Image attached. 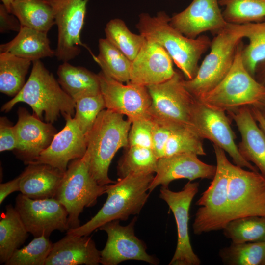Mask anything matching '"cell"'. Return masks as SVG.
Returning <instances> with one entry per match:
<instances>
[{"label": "cell", "mask_w": 265, "mask_h": 265, "mask_svg": "<svg viewBox=\"0 0 265 265\" xmlns=\"http://www.w3.org/2000/svg\"><path fill=\"white\" fill-rule=\"evenodd\" d=\"M225 21L242 25L265 21V0H218Z\"/></svg>", "instance_id": "cell-32"}, {"label": "cell", "mask_w": 265, "mask_h": 265, "mask_svg": "<svg viewBox=\"0 0 265 265\" xmlns=\"http://www.w3.org/2000/svg\"><path fill=\"white\" fill-rule=\"evenodd\" d=\"M106 38L132 61L139 53L145 38L132 32L121 19L110 20L105 28Z\"/></svg>", "instance_id": "cell-33"}, {"label": "cell", "mask_w": 265, "mask_h": 265, "mask_svg": "<svg viewBox=\"0 0 265 265\" xmlns=\"http://www.w3.org/2000/svg\"><path fill=\"white\" fill-rule=\"evenodd\" d=\"M17 146L14 126L6 117L0 118V152L14 150Z\"/></svg>", "instance_id": "cell-42"}, {"label": "cell", "mask_w": 265, "mask_h": 265, "mask_svg": "<svg viewBox=\"0 0 265 265\" xmlns=\"http://www.w3.org/2000/svg\"><path fill=\"white\" fill-rule=\"evenodd\" d=\"M98 75L106 108L126 115L131 122L149 117L151 98L147 87L130 82L124 84L102 71Z\"/></svg>", "instance_id": "cell-16"}, {"label": "cell", "mask_w": 265, "mask_h": 265, "mask_svg": "<svg viewBox=\"0 0 265 265\" xmlns=\"http://www.w3.org/2000/svg\"><path fill=\"white\" fill-rule=\"evenodd\" d=\"M57 74L59 84L75 102L101 93L98 75L84 67L63 62L58 66Z\"/></svg>", "instance_id": "cell-26"}, {"label": "cell", "mask_w": 265, "mask_h": 265, "mask_svg": "<svg viewBox=\"0 0 265 265\" xmlns=\"http://www.w3.org/2000/svg\"><path fill=\"white\" fill-rule=\"evenodd\" d=\"M153 122L149 117L132 121L128 135V147L136 146L152 149Z\"/></svg>", "instance_id": "cell-40"}, {"label": "cell", "mask_w": 265, "mask_h": 265, "mask_svg": "<svg viewBox=\"0 0 265 265\" xmlns=\"http://www.w3.org/2000/svg\"><path fill=\"white\" fill-rule=\"evenodd\" d=\"M170 20L163 11L154 16L142 13L139 15L136 27L146 39L163 47L186 80H192L199 69V60L210 47L211 41L205 35L194 39L185 36L170 24Z\"/></svg>", "instance_id": "cell-2"}, {"label": "cell", "mask_w": 265, "mask_h": 265, "mask_svg": "<svg viewBox=\"0 0 265 265\" xmlns=\"http://www.w3.org/2000/svg\"><path fill=\"white\" fill-rule=\"evenodd\" d=\"M216 166L206 163L193 153H182L164 157L158 160L156 175L149 188L151 193L157 186L168 187L170 183L180 179L189 181L197 179H212Z\"/></svg>", "instance_id": "cell-21"}, {"label": "cell", "mask_w": 265, "mask_h": 265, "mask_svg": "<svg viewBox=\"0 0 265 265\" xmlns=\"http://www.w3.org/2000/svg\"><path fill=\"white\" fill-rule=\"evenodd\" d=\"M158 160L151 148L129 146L118 161L117 175L122 179L131 175L154 174Z\"/></svg>", "instance_id": "cell-31"}, {"label": "cell", "mask_w": 265, "mask_h": 265, "mask_svg": "<svg viewBox=\"0 0 265 265\" xmlns=\"http://www.w3.org/2000/svg\"><path fill=\"white\" fill-rule=\"evenodd\" d=\"M242 25L244 37L249 42L242 49V60L247 71L254 77L257 66L265 59V21Z\"/></svg>", "instance_id": "cell-34"}, {"label": "cell", "mask_w": 265, "mask_h": 265, "mask_svg": "<svg viewBox=\"0 0 265 265\" xmlns=\"http://www.w3.org/2000/svg\"><path fill=\"white\" fill-rule=\"evenodd\" d=\"M32 62L7 52H0V91L14 97L23 88Z\"/></svg>", "instance_id": "cell-29"}, {"label": "cell", "mask_w": 265, "mask_h": 265, "mask_svg": "<svg viewBox=\"0 0 265 265\" xmlns=\"http://www.w3.org/2000/svg\"><path fill=\"white\" fill-rule=\"evenodd\" d=\"M106 108L101 93L84 96L75 101V120L86 134L91 129L99 113Z\"/></svg>", "instance_id": "cell-39"}, {"label": "cell", "mask_w": 265, "mask_h": 265, "mask_svg": "<svg viewBox=\"0 0 265 265\" xmlns=\"http://www.w3.org/2000/svg\"><path fill=\"white\" fill-rule=\"evenodd\" d=\"M216 170L210 185L196 203L199 208L193 223V232L201 235L223 229L230 221L228 210V164L225 151L213 145Z\"/></svg>", "instance_id": "cell-9"}, {"label": "cell", "mask_w": 265, "mask_h": 265, "mask_svg": "<svg viewBox=\"0 0 265 265\" xmlns=\"http://www.w3.org/2000/svg\"><path fill=\"white\" fill-rule=\"evenodd\" d=\"M219 6L218 0H193L186 9L170 17L169 23L190 38L206 31L216 34L228 24Z\"/></svg>", "instance_id": "cell-19"}, {"label": "cell", "mask_w": 265, "mask_h": 265, "mask_svg": "<svg viewBox=\"0 0 265 265\" xmlns=\"http://www.w3.org/2000/svg\"><path fill=\"white\" fill-rule=\"evenodd\" d=\"M106 189V185H100L92 177L86 153L69 162L54 197L68 212L69 229L80 225V214L84 208L95 205Z\"/></svg>", "instance_id": "cell-8"}, {"label": "cell", "mask_w": 265, "mask_h": 265, "mask_svg": "<svg viewBox=\"0 0 265 265\" xmlns=\"http://www.w3.org/2000/svg\"><path fill=\"white\" fill-rule=\"evenodd\" d=\"M173 130L153 122L152 149L158 159L164 157L165 147Z\"/></svg>", "instance_id": "cell-41"}, {"label": "cell", "mask_w": 265, "mask_h": 265, "mask_svg": "<svg viewBox=\"0 0 265 265\" xmlns=\"http://www.w3.org/2000/svg\"><path fill=\"white\" fill-rule=\"evenodd\" d=\"M176 71L168 80L147 86L151 98L148 116L154 122L174 129H193L192 116L196 99L185 87Z\"/></svg>", "instance_id": "cell-7"}, {"label": "cell", "mask_w": 265, "mask_h": 265, "mask_svg": "<svg viewBox=\"0 0 265 265\" xmlns=\"http://www.w3.org/2000/svg\"><path fill=\"white\" fill-rule=\"evenodd\" d=\"M192 124L194 131L202 139L210 140L213 145L227 152L235 165L259 172L255 166L240 154L225 111L208 106L196 99L192 112Z\"/></svg>", "instance_id": "cell-12"}, {"label": "cell", "mask_w": 265, "mask_h": 265, "mask_svg": "<svg viewBox=\"0 0 265 265\" xmlns=\"http://www.w3.org/2000/svg\"><path fill=\"white\" fill-rule=\"evenodd\" d=\"M223 230L232 243L265 241V216H248L229 221Z\"/></svg>", "instance_id": "cell-35"}, {"label": "cell", "mask_w": 265, "mask_h": 265, "mask_svg": "<svg viewBox=\"0 0 265 265\" xmlns=\"http://www.w3.org/2000/svg\"><path fill=\"white\" fill-rule=\"evenodd\" d=\"M222 262L229 265H259L265 261V241L232 243L219 251Z\"/></svg>", "instance_id": "cell-36"}, {"label": "cell", "mask_w": 265, "mask_h": 265, "mask_svg": "<svg viewBox=\"0 0 265 265\" xmlns=\"http://www.w3.org/2000/svg\"><path fill=\"white\" fill-rule=\"evenodd\" d=\"M242 41L234 61L224 79L212 90L199 99L212 107L228 111L243 106H254L265 99V86L246 70L242 62Z\"/></svg>", "instance_id": "cell-6"}, {"label": "cell", "mask_w": 265, "mask_h": 265, "mask_svg": "<svg viewBox=\"0 0 265 265\" xmlns=\"http://www.w3.org/2000/svg\"><path fill=\"white\" fill-rule=\"evenodd\" d=\"M28 233L22 218L11 204L0 217V263L5 264L13 252L23 244Z\"/></svg>", "instance_id": "cell-27"}, {"label": "cell", "mask_w": 265, "mask_h": 265, "mask_svg": "<svg viewBox=\"0 0 265 265\" xmlns=\"http://www.w3.org/2000/svg\"><path fill=\"white\" fill-rule=\"evenodd\" d=\"M15 208L28 233L34 238H48L54 230L67 231L68 213L55 198L34 199L22 193L16 198Z\"/></svg>", "instance_id": "cell-14"}, {"label": "cell", "mask_w": 265, "mask_h": 265, "mask_svg": "<svg viewBox=\"0 0 265 265\" xmlns=\"http://www.w3.org/2000/svg\"><path fill=\"white\" fill-rule=\"evenodd\" d=\"M21 23L16 16L9 12L3 4L0 5V32L4 33L10 31L19 32Z\"/></svg>", "instance_id": "cell-43"}, {"label": "cell", "mask_w": 265, "mask_h": 265, "mask_svg": "<svg viewBox=\"0 0 265 265\" xmlns=\"http://www.w3.org/2000/svg\"><path fill=\"white\" fill-rule=\"evenodd\" d=\"M20 176L7 182L0 185V204L11 193L20 191Z\"/></svg>", "instance_id": "cell-44"}, {"label": "cell", "mask_w": 265, "mask_h": 265, "mask_svg": "<svg viewBox=\"0 0 265 265\" xmlns=\"http://www.w3.org/2000/svg\"><path fill=\"white\" fill-rule=\"evenodd\" d=\"M63 117L66 122L64 127L31 163L49 164L65 172L71 161L84 156L87 150L85 134L73 116L65 115Z\"/></svg>", "instance_id": "cell-18"}, {"label": "cell", "mask_w": 265, "mask_h": 265, "mask_svg": "<svg viewBox=\"0 0 265 265\" xmlns=\"http://www.w3.org/2000/svg\"><path fill=\"white\" fill-rule=\"evenodd\" d=\"M241 134L238 147L241 156L253 163L265 178V134L259 126L249 106L227 111Z\"/></svg>", "instance_id": "cell-22"}, {"label": "cell", "mask_w": 265, "mask_h": 265, "mask_svg": "<svg viewBox=\"0 0 265 265\" xmlns=\"http://www.w3.org/2000/svg\"><path fill=\"white\" fill-rule=\"evenodd\" d=\"M19 102L28 105L33 115L49 123L56 121L61 114L74 117L75 113V101L40 60L32 62L31 71L25 85L2 106L1 111L8 112Z\"/></svg>", "instance_id": "cell-1"}, {"label": "cell", "mask_w": 265, "mask_h": 265, "mask_svg": "<svg viewBox=\"0 0 265 265\" xmlns=\"http://www.w3.org/2000/svg\"><path fill=\"white\" fill-rule=\"evenodd\" d=\"M17 114L14 126L17 142L14 151L16 156L28 165L49 146L57 132L53 124L43 122L24 107H19Z\"/></svg>", "instance_id": "cell-17"}, {"label": "cell", "mask_w": 265, "mask_h": 265, "mask_svg": "<svg viewBox=\"0 0 265 265\" xmlns=\"http://www.w3.org/2000/svg\"><path fill=\"white\" fill-rule=\"evenodd\" d=\"M11 13L21 26L47 33L55 25L52 8L45 0H14Z\"/></svg>", "instance_id": "cell-28"}, {"label": "cell", "mask_w": 265, "mask_h": 265, "mask_svg": "<svg viewBox=\"0 0 265 265\" xmlns=\"http://www.w3.org/2000/svg\"><path fill=\"white\" fill-rule=\"evenodd\" d=\"M51 6L57 28L55 57L58 60L69 62L86 46L81 40L88 0H45Z\"/></svg>", "instance_id": "cell-11"}, {"label": "cell", "mask_w": 265, "mask_h": 265, "mask_svg": "<svg viewBox=\"0 0 265 265\" xmlns=\"http://www.w3.org/2000/svg\"><path fill=\"white\" fill-rule=\"evenodd\" d=\"M203 140L191 128L173 129L165 145L164 157L182 153L206 155Z\"/></svg>", "instance_id": "cell-37"}, {"label": "cell", "mask_w": 265, "mask_h": 265, "mask_svg": "<svg viewBox=\"0 0 265 265\" xmlns=\"http://www.w3.org/2000/svg\"><path fill=\"white\" fill-rule=\"evenodd\" d=\"M254 78L258 82L265 86V59L257 66Z\"/></svg>", "instance_id": "cell-45"}, {"label": "cell", "mask_w": 265, "mask_h": 265, "mask_svg": "<svg viewBox=\"0 0 265 265\" xmlns=\"http://www.w3.org/2000/svg\"><path fill=\"white\" fill-rule=\"evenodd\" d=\"M251 112L259 126L265 134V119L259 110L254 106H250Z\"/></svg>", "instance_id": "cell-46"}, {"label": "cell", "mask_w": 265, "mask_h": 265, "mask_svg": "<svg viewBox=\"0 0 265 265\" xmlns=\"http://www.w3.org/2000/svg\"><path fill=\"white\" fill-rule=\"evenodd\" d=\"M17 35L0 45V52H7L33 62L55 56L47 33L21 26Z\"/></svg>", "instance_id": "cell-25"}, {"label": "cell", "mask_w": 265, "mask_h": 265, "mask_svg": "<svg viewBox=\"0 0 265 265\" xmlns=\"http://www.w3.org/2000/svg\"><path fill=\"white\" fill-rule=\"evenodd\" d=\"M100 251L89 236L70 234L53 243L45 265H98Z\"/></svg>", "instance_id": "cell-23"}, {"label": "cell", "mask_w": 265, "mask_h": 265, "mask_svg": "<svg viewBox=\"0 0 265 265\" xmlns=\"http://www.w3.org/2000/svg\"><path fill=\"white\" fill-rule=\"evenodd\" d=\"M101 71L121 82L130 80L132 61L106 38L99 40V54L94 57Z\"/></svg>", "instance_id": "cell-30"}, {"label": "cell", "mask_w": 265, "mask_h": 265, "mask_svg": "<svg viewBox=\"0 0 265 265\" xmlns=\"http://www.w3.org/2000/svg\"><path fill=\"white\" fill-rule=\"evenodd\" d=\"M173 62L163 47L145 38L139 53L132 61L130 82L146 87L162 83L175 73Z\"/></svg>", "instance_id": "cell-20"}, {"label": "cell", "mask_w": 265, "mask_h": 265, "mask_svg": "<svg viewBox=\"0 0 265 265\" xmlns=\"http://www.w3.org/2000/svg\"><path fill=\"white\" fill-rule=\"evenodd\" d=\"M259 110L261 114L265 119V99L256 106H254Z\"/></svg>", "instance_id": "cell-47"}, {"label": "cell", "mask_w": 265, "mask_h": 265, "mask_svg": "<svg viewBox=\"0 0 265 265\" xmlns=\"http://www.w3.org/2000/svg\"><path fill=\"white\" fill-rule=\"evenodd\" d=\"M228 210L230 221L248 216H265V178L229 162Z\"/></svg>", "instance_id": "cell-10"}, {"label": "cell", "mask_w": 265, "mask_h": 265, "mask_svg": "<svg viewBox=\"0 0 265 265\" xmlns=\"http://www.w3.org/2000/svg\"><path fill=\"white\" fill-rule=\"evenodd\" d=\"M53 243L48 238H34L27 245L16 249L5 265H45Z\"/></svg>", "instance_id": "cell-38"}, {"label": "cell", "mask_w": 265, "mask_h": 265, "mask_svg": "<svg viewBox=\"0 0 265 265\" xmlns=\"http://www.w3.org/2000/svg\"><path fill=\"white\" fill-rule=\"evenodd\" d=\"M263 265H265V262L263 263Z\"/></svg>", "instance_id": "cell-49"}, {"label": "cell", "mask_w": 265, "mask_h": 265, "mask_svg": "<svg viewBox=\"0 0 265 265\" xmlns=\"http://www.w3.org/2000/svg\"><path fill=\"white\" fill-rule=\"evenodd\" d=\"M136 220L134 217L126 226L121 225L119 220H113L99 228L107 235L106 245L100 251V264L117 265L127 260L141 261L153 265L159 263L158 258L147 253L146 244L135 236Z\"/></svg>", "instance_id": "cell-15"}, {"label": "cell", "mask_w": 265, "mask_h": 265, "mask_svg": "<svg viewBox=\"0 0 265 265\" xmlns=\"http://www.w3.org/2000/svg\"><path fill=\"white\" fill-rule=\"evenodd\" d=\"M131 124L123 115L105 108L85 134L90 171L100 185L115 182L109 177V166L118 150L128 147Z\"/></svg>", "instance_id": "cell-4"}, {"label": "cell", "mask_w": 265, "mask_h": 265, "mask_svg": "<svg viewBox=\"0 0 265 265\" xmlns=\"http://www.w3.org/2000/svg\"><path fill=\"white\" fill-rule=\"evenodd\" d=\"M154 177L153 173L131 175L106 185L107 196L103 207L88 222L67 234L89 236L108 222L126 221L130 216L138 214L148 200Z\"/></svg>", "instance_id": "cell-3"}, {"label": "cell", "mask_w": 265, "mask_h": 265, "mask_svg": "<svg viewBox=\"0 0 265 265\" xmlns=\"http://www.w3.org/2000/svg\"><path fill=\"white\" fill-rule=\"evenodd\" d=\"M198 182L187 183L182 190L173 191L161 186L159 197L172 212L176 221L178 238L174 255L169 265H199L201 261L194 253L188 231L189 211L191 203L199 190Z\"/></svg>", "instance_id": "cell-13"}, {"label": "cell", "mask_w": 265, "mask_h": 265, "mask_svg": "<svg viewBox=\"0 0 265 265\" xmlns=\"http://www.w3.org/2000/svg\"><path fill=\"white\" fill-rule=\"evenodd\" d=\"M7 10L11 13V4L14 0H1Z\"/></svg>", "instance_id": "cell-48"}, {"label": "cell", "mask_w": 265, "mask_h": 265, "mask_svg": "<svg viewBox=\"0 0 265 265\" xmlns=\"http://www.w3.org/2000/svg\"><path fill=\"white\" fill-rule=\"evenodd\" d=\"M242 25L228 23L211 41L210 53L202 61L195 77L184 80L186 89L199 99L214 88L230 70L238 47L244 37Z\"/></svg>", "instance_id": "cell-5"}, {"label": "cell", "mask_w": 265, "mask_h": 265, "mask_svg": "<svg viewBox=\"0 0 265 265\" xmlns=\"http://www.w3.org/2000/svg\"><path fill=\"white\" fill-rule=\"evenodd\" d=\"M64 173L49 164L29 163L20 175V191L34 199L54 198Z\"/></svg>", "instance_id": "cell-24"}]
</instances>
